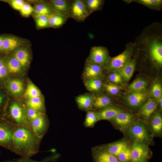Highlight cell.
Segmentation results:
<instances>
[{
	"label": "cell",
	"mask_w": 162,
	"mask_h": 162,
	"mask_svg": "<svg viewBox=\"0 0 162 162\" xmlns=\"http://www.w3.org/2000/svg\"><path fill=\"white\" fill-rule=\"evenodd\" d=\"M41 140L32 130L17 126L12 136L11 152L21 157L30 158L39 152Z\"/></svg>",
	"instance_id": "6da1fadb"
},
{
	"label": "cell",
	"mask_w": 162,
	"mask_h": 162,
	"mask_svg": "<svg viewBox=\"0 0 162 162\" xmlns=\"http://www.w3.org/2000/svg\"><path fill=\"white\" fill-rule=\"evenodd\" d=\"M49 26L53 27H58L62 25L66 17L58 14H52L49 16Z\"/></svg>",
	"instance_id": "4dcf8cb0"
},
{
	"label": "cell",
	"mask_w": 162,
	"mask_h": 162,
	"mask_svg": "<svg viewBox=\"0 0 162 162\" xmlns=\"http://www.w3.org/2000/svg\"><path fill=\"white\" fill-rule=\"evenodd\" d=\"M14 56L20 62L22 67L25 66L29 62V54L25 48L17 49L15 51Z\"/></svg>",
	"instance_id": "4316f807"
},
{
	"label": "cell",
	"mask_w": 162,
	"mask_h": 162,
	"mask_svg": "<svg viewBox=\"0 0 162 162\" xmlns=\"http://www.w3.org/2000/svg\"><path fill=\"white\" fill-rule=\"evenodd\" d=\"M93 98V94L85 93L76 97V100L81 109L84 110H89L92 107Z\"/></svg>",
	"instance_id": "5bb4252c"
},
{
	"label": "cell",
	"mask_w": 162,
	"mask_h": 162,
	"mask_svg": "<svg viewBox=\"0 0 162 162\" xmlns=\"http://www.w3.org/2000/svg\"><path fill=\"white\" fill-rule=\"evenodd\" d=\"M54 10L58 14L65 17L69 16L70 2L65 0H52L50 1Z\"/></svg>",
	"instance_id": "4fadbf2b"
},
{
	"label": "cell",
	"mask_w": 162,
	"mask_h": 162,
	"mask_svg": "<svg viewBox=\"0 0 162 162\" xmlns=\"http://www.w3.org/2000/svg\"><path fill=\"white\" fill-rule=\"evenodd\" d=\"M5 2H9L14 9L19 10H20L25 4L24 2L22 0H13Z\"/></svg>",
	"instance_id": "7bdbcfd3"
},
{
	"label": "cell",
	"mask_w": 162,
	"mask_h": 162,
	"mask_svg": "<svg viewBox=\"0 0 162 162\" xmlns=\"http://www.w3.org/2000/svg\"><path fill=\"white\" fill-rule=\"evenodd\" d=\"M5 87L7 90L12 93L18 94L22 91L23 84L19 80H12L7 82Z\"/></svg>",
	"instance_id": "603a6c76"
},
{
	"label": "cell",
	"mask_w": 162,
	"mask_h": 162,
	"mask_svg": "<svg viewBox=\"0 0 162 162\" xmlns=\"http://www.w3.org/2000/svg\"><path fill=\"white\" fill-rule=\"evenodd\" d=\"M104 69V66L93 63L86 62L82 73L84 81L100 78Z\"/></svg>",
	"instance_id": "9c48e42d"
},
{
	"label": "cell",
	"mask_w": 162,
	"mask_h": 162,
	"mask_svg": "<svg viewBox=\"0 0 162 162\" xmlns=\"http://www.w3.org/2000/svg\"></svg>",
	"instance_id": "681fc988"
},
{
	"label": "cell",
	"mask_w": 162,
	"mask_h": 162,
	"mask_svg": "<svg viewBox=\"0 0 162 162\" xmlns=\"http://www.w3.org/2000/svg\"><path fill=\"white\" fill-rule=\"evenodd\" d=\"M112 103L111 98L106 95H94L92 107L96 109H103L110 106Z\"/></svg>",
	"instance_id": "ac0fdd59"
},
{
	"label": "cell",
	"mask_w": 162,
	"mask_h": 162,
	"mask_svg": "<svg viewBox=\"0 0 162 162\" xmlns=\"http://www.w3.org/2000/svg\"><path fill=\"white\" fill-rule=\"evenodd\" d=\"M148 85V82L145 80L140 78L135 79L128 87V90L130 92H145Z\"/></svg>",
	"instance_id": "7402d4cb"
},
{
	"label": "cell",
	"mask_w": 162,
	"mask_h": 162,
	"mask_svg": "<svg viewBox=\"0 0 162 162\" xmlns=\"http://www.w3.org/2000/svg\"><path fill=\"white\" fill-rule=\"evenodd\" d=\"M131 150L127 147L118 155V160L121 162H128L131 159Z\"/></svg>",
	"instance_id": "f35d334b"
},
{
	"label": "cell",
	"mask_w": 162,
	"mask_h": 162,
	"mask_svg": "<svg viewBox=\"0 0 162 162\" xmlns=\"http://www.w3.org/2000/svg\"><path fill=\"white\" fill-rule=\"evenodd\" d=\"M8 72L6 64L5 59L0 58V80L6 78Z\"/></svg>",
	"instance_id": "ab89813d"
},
{
	"label": "cell",
	"mask_w": 162,
	"mask_h": 162,
	"mask_svg": "<svg viewBox=\"0 0 162 162\" xmlns=\"http://www.w3.org/2000/svg\"><path fill=\"white\" fill-rule=\"evenodd\" d=\"M2 37L0 36V51H1L2 44Z\"/></svg>",
	"instance_id": "bcb514c9"
},
{
	"label": "cell",
	"mask_w": 162,
	"mask_h": 162,
	"mask_svg": "<svg viewBox=\"0 0 162 162\" xmlns=\"http://www.w3.org/2000/svg\"><path fill=\"white\" fill-rule=\"evenodd\" d=\"M90 13L84 1L75 0L70 3L69 16L76 20H83Z\"/></svg>",
	"instance_id": "5b68a950"
},
{
	"label": "cell",
	"mask_w": 162,
	"mask_h": 162,
	"mask_svg": "<svg viewBox=\"0 0 162 162\" xmlns=\"http://www.w3.org/2000/svg\"><path fill=\"white\" fill-rule=\"evenodd\" d=\"M17 126L4 118H0V146L11 152L12 136Z\"/></svg>",
	"instance_id": "3957f363"
},
{
	"label": "cell",
	"mask_w": 162,
	"mask_h": 162,
	"mask_svg": "<svg viewBox=\"0 0 162 162\" xmlns=\"http://www.w3.org/2000/svg\"><path fill=\"white\" fill-rule=\"evenodd\" d=\"M9 118L8 121L17 126L32 130L31 122L27 116L26 107L16 102L11 104L8 109Z\"/></svg>",
	"instance_id": "7a4b0ae2"
},
{
	"label": "cell",
	"mask_w": 162,
	"mask_h": 162,
	"mask_svg": "<svg viewBox=\"0 0 162 162\" xmlns=\"http://www.w3.org/2000/svg\"><path fill=\"white\" fill-rule=\"evenodd\" d=\"M122 111L119 108L109 106L97 112L98 120L113 119Z\"/></svg>",
	"instance_id": "2e32d148"
},
{
	"label": "cell",
	"mask_w": 162,
	"mask_h": 162,
	"mask_svg": "<svg viewBox=\"0 0 162 162\" xmlns=\"http://www.w3.org/2000/svg\"><path fill=\"white\" fill-rule=\"evenodd\" d=\"M158 105L156 100L152 98L149 99L142 106L140 113L143 117L148 118L156 110Z\"/></svg>",
	"instance_id": "9a60e30c"
},
{
	"label": "cell",
	"mask_w": 162,
	"mask_h": 162,
	"mask_svg": "<svg viewBox=\"0 0 162 162\" xmlns=\"http://www.w3.org/2000/svg\"><path fill=\"white\" fill-rule=\"evenodd\" d=\"M127 147L125 142H118L109 145L106 148V152L114 156H118Z\"/></svg>",
	"instance_id": "d4e9b609"
},
{
	"label": "cell",
	"mask_w": 162,
	"mask_h": 162,
	"mask_svg": "<svg viewBox=\"0 0 162 162\" xmlns=\"http://www.w3.org/2000/svg\"><path fill=\"white\" fill-rule=\"evenodd\" d=\"M2 37V44L1 51L6 52L16 48L20 45V42L16 38L11 36Z\"/></svg>",
	"instance_id": "d6986e66"
},
{
	"label": "cell",
	"mask_w": 162,
	"mask_h": 162,
	"mask_svg": "<svg viewBox=\"0 0 162 162\" xmlns=\"http://www.w3.org/2000/svg\"><path fill=\"white\" fill-rule=\"evenodd\" d=\"M4 100V94L0 92V110L2 108Z\"/></svg>",
	"instance_id": "f6af8a7d"
},
{
	"label": "cell",
	"mask_w": 162,
	"mask_h": 162,
	"mask_svg": "<svg viewBox=\"0 0 162 162\" xmlns=\"http://www.w3.org/2000/svg\"><path fill=\"white\" fill-rule=\"evenodd\" d=\"M84 85L88 91L92 93L100 91L104 84L100 78H94L84 81Z\"/></svg>",
	"instance_id": "44dd1931"
},
{
	"label": "cell",
	"mask_w": 162,
	"mask_h": 162,
	"mask_svg": "<svg viewBox=\"0 0 162 162\" xmlns=\"http://www.w3.org/2000/svg\"><path fill=\"white\" fill-rule=\"evenodd\" d=\"M158 100L159 103L160 108L161 109L162 108V97H161Z\"/></svg>",
	"instance_id": "7dc6e473"
},
{
	"label": "cell",
	"mask_w": 162,
	"mask_h": 162,
	"mask_svg": "<svg viewBox=\"0 0 162 162\" xmlns=\"http://www.w3.org/2000/svg\"><path fill=\"white\" fill-rule=\"evenodd\" d=\"M32 130L39 138L42 139L47 129V122L42 113L31 121Z\"/></svg>",
	"instance_id": "30bf717a"
},
{
	"label": "cell",
	"mask_w": 162,
	"mask_h": 162,
	"mask_svg": "<svg viewBox=\"0 0 162 162\" xmlns=\"http://www.w3.org/2000/svg\"><path fill=\"white\" fill-rule=\"evenodd\" d=\"M131 50H125L114 57L109 58L105 65V68L110 71H116L124 66L130 60Z\"/></svg>",
	"instance_id": "277c9868"
},
{
	"label": "cell",
	"mask_w": 162,
	"mask_h": 162,
	"mask_svg": "<svg viewBox=\"0 0 162 162\" xmlns=\"http://www.w3.org/2000/svg\"><path fill=\"white\" fill-rule=\"evenodd\" d=\"M139 2L145 5L151 6H158L162 3L160 0H140Z\"/></svg>",
	"instance_id": "ee69618b"
},
{
	"label": "cell",
	"mask_w": 162,
	"mask_h": 162,
	"mask_svg": "<svg viewBox=\"0 0 162 162\" xmlns=\"http://www.w3.org/2000/svg\"><path fill=\"white\" fill-rule=\"evenodd\" d=\"M33 11L37 15H42L49 16L52 15V11L48 5L44 3H39L35 5Z\"/></svg>",
	"instance_id": "83f0119b"
},
{
	"label": "cell",
	"mask_w": 162,
	"mask_h": 162,
	"mask_svg": "<svg viewBox=\"0 0 162 162\" xmlns=\"http://www.w3.org/2000/svg\"><path fill=\"white\" fill-rule=\"evenodd\" d=\"M128 133L136 142L141 143L149 140L147 129L144 124L140 122L136 123L132 125L129 128Z\"/></svg>",
	"instance_id": "52a82bcc"
},
{
	"label": "cell",
	"mask_w": 162,
	"mask_h": 162,
	"mask_svg": "<svg viewBox=\"0 0 162 162\" xmlns=\"http://www.w3.org/2000/svg\"><path fill=\"white\" fill-rule=\"evenodd\" d=\"M3 162H15V161L13 160H11L5 161Z\"/></svg>",
	"instance_id": "c3c4849f"
},
{
	"label": "cell",
	"mask_w": 162,
	"mask_h": 162,
	"mask_svg": "<svg viewBox=\"0 0 162 162\" xmlns=\"http://www.w3.org/2000/svg\"><path fill=\"white\" fill-rule=\"evenodd\" d=\"M20 11L22 15L28 16L32 12L33 8L30 5L25 3Z\"/></svg>",
	"instance_id": "60d3db41"
},
{
	"label": "cell",
	"mask_w": 162,
	"mask_h": 162,
	"mask_svg": "<svg viewBox=\"0 0 162 162\" xmlns=\"http://www.w3.org/2000/svg\"><path fill=\"white\" fill-rule=\"evenodd\" d=\"M97 159L98 162H118L115 156L106 151L99 153L97 156Z\"/></svg>",
	"instance_id": "f546056e"
},
{
	"label": "cell",
	"mask_w": 162,
	"mask_h": 162,
	"mask_svg": "<svg viewBox=\"0 0 162 162\" xmlns=\"http://www.w3.org/2000/svg\"><path fill=\"white\" fill-rule=\"evenodd\" d=\"M107 79L111 83L117 85L122 84L123 80L121 75L117 71L110 74L108 76Z\"/></svg>",
	"instance_id": "d590c367"
},
{
	"label": "cell",
	"mask_w": 162,
	"mask_h": 162,
	"mask_svg": "<svg viewBox=\"0 0 162 162\" xmlns=\"http://www.w3.org/2000/svg\"><path fill=\"white\" fill-rule=\"evenodd\" d=\"M132 115L128 112H119L113 119L115 123L119 126L125 128L129 126L132 120Z\"/></svg>",
	"instance_id": "ffe728a7"
},
{
	"label": "cell",
	"mask_w": 162,
	"mask_h": 162,
	"mask_svg": "<svg viewBox=\"0 0 162 162\" xmlns=\"http://www.w3.org/2000/svg\"><path fill=\"white\" fill-rule=\"evenodd\" d=\"M25 95L28 99L39 97L40 96V92L38 89L34 84L30 83L27 87Z\"/></svg>",
	"instance_id": "1f68e13d"
},
{
	"label": "cell",
	"mask_w": 162,
	"mask_h": 162,
	"mask_svg": "<svg viewBox=\"0 0 162 162\" xmlns=\"http://www.w3.org/2000/svg\"><path fill=\"white\" fill-rule=\"evenodd\" d=\"M36 22L37 26L40 28L47 27L49 26V16L42 15H36Z\"/></svg>",
	"instance_id": "74e56055"
},
{
	"label": "cell",
	"mask_w": 162,
	"mask_h": 162,
	"mask_svg": "<svg viewBox=\"0 0 162 162\" xmlns=\"http://www.w3.org/2000/svg\"><path fill=\"white\" fill-rule=\"evenodd\" d=\"M5 60L8 73H15L20 70L22 66L14 56Z\"/></svg>",
	"instance_id": "cb8c5ba5"
},
{
	"label": "cell",
	"mask_w": 162,
	"mask_h": 162,
	"mask_svg": "<svg viewBox=\"0 0 162 162\" xmlns=\"http://www.w3.org/2000/svg\"><path fill=\"white\" fill-rule=\"evenodd\" d=\"M104 88L108 93L112 95L117 94L121 89V87L118 85L111 83L104 84Z\"/></svg>",
	"instance_id": "8d00e7d4"
},
{
	"label": "cell",
	"mask_w": 162,
	"mask_h": 162,
	"mask_svg": "<svg viewBox=\"0 0 162 162\" xmlns=\"http://www.w3.org/2000/svg\"><path fill=\"white\" fill-rule=\"evenodd\" d=\"M109 58L108 52L105 48L94 46L91 49L86 62L93 63L104 67Z\"/></svg>",
	"instance_id": "8992f818"
},
{
	"label": "cell",
	"mask_w": 162,
	"mask_h": 162,
	"mask_svg": "<svg viewBox=\"0 0 162 162\" xmlns=\"http://www.w3.org/2000/svg\"><path fill=\"white\" fill-rule=\"evenodd\" d=\"M153 96L158 100L162 97V87L160 83L157 82L153 85L151 90Z\"/></svg>",
	"instance_id": "836d02e7"
},
{
	"label": "cell",
	"mask_w": 162,
	"mask_h": 162,
	"mask_svg": "<svg viewBox=\"0 0 162 162\" xmlns=\"http://www.w3.org/2000/svg\"><path fill=\"white\" fill-rule=\"evenodd\" d=\"M26 104L28 107L40 113H42L41 111L44 110V103L40 97L29 98L26 101Z\"/></svg>",
	"instance_id": "484cf974"
},
{
	"label": "cell",
	"mask_w": 162,
	"mask_h": 162,
	"mask_svg": "<svg viewBox=\"0 0 162 162\" xmlns=\"http://www.w3.org/2000/svg\"><path fill=\"white\" fill-rule=\"evenodd\" d=\"M26 111L28 117L31 122L37 118L41 113L28 107L27 106Z\"/></svg>",
	"instance_id": "b9f144b4"
},
{
	"label": "cell",
	"mask_w": 162,
	"mask_h": 162,
	"mask_svg": "<svg viewBox=\"0 0 162 162\" xmlns=\"http://www.w3.org/2000/svg\"><path fill=\"white\" fill-rule=\"evenodd\" d=\"M131 150V160L134 162H145L149 156V150L146 145L135 142Z\"/></svg>",
	"instance_id": "ba28073f"
},
{
	"label": "cell",
	"mask_w": 162,
	"mask_h": 162,
	"mask_svg": "<svg viewBox=\"0 0 162 162\" xmlns=\"http://www.w3.org/2000/svg\"><path fill=\"white\" fill-rule=\"evenodd\" d=\"M85 2L88 10L91 13L98 10L101 6L102 1L101 0H87Z\"/></svg>",
	"instance_id": "e575fe53"
},
{
	"label": "cell",
	"mask_w": 162,
	"mask_h": 162,
	"mask_svg": "<svg viewBox=\"0 0 162 162\" xmlns=\"http://www.w3.org/2000/svg\"><path fill=\"white\" fill-rule=\"evenodd\" d=\"M150 53L153 61L158 65H162V44L158 40H154L150 43Z\"/></svg>",
	"instance_id": "8fae6325"
},
{
	"label": "cell",
	"mask_w": 162,
	"mask_h": 162,
	"mask_svg": "<svg viewBox=\"0 0 162 162\" xmlns=\"http://www.w3.org/2000/svg\"><path fill=\"white\" fill-rule=\"evenodd\" d=\"M98 120L97 112L88 111L86 114L85 123L86 126L91 127Z\"/></svg>",
	"instance_id": "d6a6232c"
},
{
	"label": "cell",
	"mask_w": 162,
	"mask_h": 162,
	"mask_svg": "<svg viewBox=\"0 0 162 162\" xmlns=\"http://www.w3.org/2000/svg\"><path fill=\"white\" fill-rule=\"evenodd\" d=\"M147 98L145 92H131L126 98L128 104L133 107L140 106L144 104Z\"/></svg>",
	"instance_id": "7c38bea8"
},
{
	"label": "cell",
	"mask_w": 162,
	"mask_h": 162,
	"mask_svg": "<svg viewBox=\"0 0 162 162\" xmlns=\"http://www.w3.org/2000/svg\"><path fill=\"white\" fill-rule=\"evenodd\" d=\"M151 126L154 132L159 133L161 131L162 129V118L159 113H155L152 117Z\"/></svg>",
	"instance_id": "f1b7e54d"
},
{
	"label": "cell",
	"mask_w": 162,
	"mask_h": 162,
	"mask_svg": "<svg viewBox=\"0 0 162 162\" xmlns=\"http://www.w3.org/2000/svg\"><path fill=\"white\" fill-rule=\"evenodd\" d=\"M135 66V59L130 60L124 66L116 71L121 75L124 80L128 82L132 77Z\"/></svg>",
	"instance_id": "e0dca14e"
}]
</instances>
